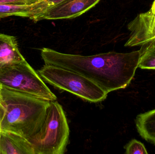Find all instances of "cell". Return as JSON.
<instances>
[{"instance_id": "obj_10", "label": "cell", "mask_w": 155, "mask_h": 154, "mask_svg": "<svg viewBox=\"0 0 155 154\" xmlns=\"http://www.w3.org/2000/svg\"><path fill=\"white\" fill-rule=\"evenodd\" d=\"M38 1L33 4L25 5H0V19L9 16H20L29 18L37 22L41 14Z\"/></svg>"}, {"instance_id": "obj_6", "label": "cell", "mask_w": 155, "mask_h": 154, "mask_svg": "<svg viewBox=\"0 0 155 154\" xmlns=\"http://www.w3.org/2000/svg\"><path fill=\"white\" fill-rule=\"evenodd\" d=\"M100 0H63L48 7L38 18L55 20L73 19L80 16L97 4Z\"/></svg>"}, {"instance_id": "obj_1", "label": "cell", "mask_w": 155, "mask_h": 154, "mask_svg": "<svg viewBox=\"0 0 155 154\" xmlns=\"http://www.w3.org/2000/svg\"><path fill=\"white\" fill-rule=\"evenodd\" d=\"M41 56L45 65L77 72L108 94L128 86L138 68L140 52L139 50L128 53L109 52L83 56L44 48L41 50Z\"/></svg>"}, {"instance_id": "obj_8", "label": "cell", "mask_w": 155, "mask_h": 154, "mask_svg": "<svg viewBox=\"0 0 155 154\" xmlns=\"http://www.w3.org/2000/svg\"><path fill=\"white\" fill-rule=\"evenodd\" d=\"M0 154H35L31 143L17 134L2 132L0 138Z\"/></svg>"}, {"instance_id": "obj_9", "label": "cell", "mask_w": 155, "mask_h": 154, "mask_svg": "<svg viewBox=\"0 0 155 154\" xmlns=\"http://www.w3.org/2000/svg\"><path fill=\"white\" fill-rule=\"evenodd\" d=\"M25 60L19 51L16 38L0 33V70Z\"/></svg>"}, {"instance_id": "obj_16", "label": "cell", "mask_w": 155, "mask_h": 154, "mask_svg": "<svg viewBox=\"0 0 155 154\" xmlns=\"http://www.w3.org/2000/svg\"><path fill=\"white\" fill-rule=\"evenodd\" d=\"M4 114V108L2 105L1 104L0 102V138H1V133H2V130H1V124H2V119L3 116Z\"/></svg>"}, {"instance_id": "obj_14", "label": "cell", "mask_w": 155, "mask_h": 154, "mask_svg": "<svg viewBox=\"0 0 155 154\" xmlns=\"http://www.w3.org/2000/svg\"><path fill=\"white\" fill-rule=\"evenodd\" d=\"M39 0H0V5H31Z\"/></svg>"}, {"instance_id": "obj_3", "label": "cell", "mask_w": 155, "mask_h": 154, "mask_svg": "<svg viewBox=\"0 0 155 154\" xmlns=\"http://www.w3.org/2000/svg\"><path fill=\"white\" fill-rule=\"evenodd\" d=\"M70 128L62 106L50 101L40 130L28 140L35 154H63L69 143Z\"/></svg>"}, {"instance_id": "obj_2", "label": "cell", "mask_w": 155, "mask_h": 154, "mask_svg": "<svg viewBox=\"0 0 155 154\" xmlns=\"http://www.w3.org/2000/svg\"><path fill=\"white\" fill-rule=\"evenodd\" d=\"M4 108L2 132L17 134L27 140L40 130L50 101L0 86Z\"/></svg>"}, {"instance_id": "obj_7", "label": "cell", "mask_w": 155, "mask_h": 154, "mask_svg": "<svg viewBox=\"0 0 155 154\" xmlns=\"http://www.w3.org/2000/svg\"><path fill=\"white\" fill-rule=\"evenodd\" d=\"M130 31L125 47L142 46L155 40V15L151 10L138 14L127 26Z\"/></svg>"}, {"instance_id": "obj_11", "label": "cell", "mask_w": 155, "mask_h": 154, "mask_svg": "<svg viewBox=\"0 0 155 154\" xmlns=\"http://www.w3.org/2000/svg\"><path fill=\"white\" fill-rule=\"evenodd\" d=\"M135 124L141 137L155 145V109L138 115Z\"/></svg>"}, {"instance_id": "obj_4", "label": "cell", "mask_w": 155, "mask_h": 154, "mask_svg": "<svg viewBox=\"0 0 155 154\" xmlns=\"http://www.w3.org/2000/svg\"><path fill=\"white\" fill-rule=\"evenodd\" d=\"M43 80L92 103L104 101L107 94L84 76L61 67L45 65L37 71Z\"/></svg>"}, {"instance_id": "obj_13", "label": "cell", "mask_w": 155, "mask_h": 154, "mask_svg": "<svg viewBox=\"0 0 155 154\" xmlns=\"http://www.w3.org/2000/svg\"><path fill=\"white\" fill-rule=\"evenodd\" d=\"M124 148L126 154H147L148 152L144 145L140 141L133 139L129 142Z\"/></svg>"}, {"instance_id": "obj_5", "label": "cell", "mask_w": 155, "mask_h": 154, "mask_svg": "<svg viewBox=\"0 0 155 154\" xmlns=\"http://www.w3.org/2000/svg\"><path fill=\"white\" fill-rule=\"evenodd\" d=\"M0 86L48 101L57 99L37 71L25 60L0 70Z\"/></svg>"}, {"instance_id": "obj_12", "label": "cell", "mask_w": 155, "mask_h": 154, "mask_svg": "<svg viewBox=\"0 0 155 154\" xmlns=\"http://www.w3.org/2000/svg\"><path fill=\"white\" fill-rule=\"evenodd\" d=\"M141 46L138 68L155 70V40Z\"/></svg>"}, {"instance_id": "obj_15", "label": "cell", "mask_w": 155, "mask_h": 154, "mask_svg": "<svg viewBox=\"0 0 155 154\" xmlns=\"http://www.w3.org/2000/svg\"><path fill=\"white\" fill-rule=\"evenodd\" d=\"M62 1L63 0H40L39 5L41 11V14L48 7L53 6Z\"/></svg>"}, {"instance_id": "obj_17", "label": "cell", "mask_w": 155, "mask_h": 154, "mask_svg": "<svg viewBox=\"0 0 155 154\" xmlns=\"http://www.w3.org/2000/svg\"><path fill=\"white\" fill-rule=\"evenodd\" d=\"M151 11H152L153 13L155 15V0L154 1L153 3V5H152L151 9H150Z\"/></svg>"}]
</instances>
